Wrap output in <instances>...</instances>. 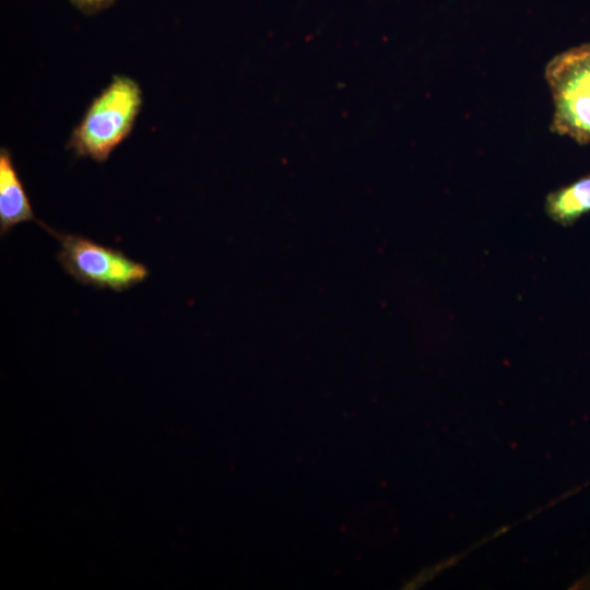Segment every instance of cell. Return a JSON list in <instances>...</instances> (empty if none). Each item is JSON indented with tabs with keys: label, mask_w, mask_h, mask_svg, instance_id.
I'll list each match as a JSON object with an SVG mask.
<instances>
[{
	"label": "cell",
	"mask_w": 590,
	"mask_h": 590,
	"mask_svg": "<svg viewBox=\"0 0 590 590\" xmlns=\"http://www.w3.org/2000/svg\"><path fill=\"white\" fill-rule=\"evenodd\" d=\"M142 105V91L131 78L115 75L93 99L68 146L78 156L105 162L129 135Z\"/></svg>",
	"instance_id": "6da1fadb"
},
{
	"label": "cell",
	"mask_w": 590,
	"mask_h": 590,
	"mask_svg": "<svg viewBox=\"0 0 590 590\" xmlns=\"http://www.w3.org/2000/svg\"><path fill=\"white\" fill-rule=\"evenodd\" d=\"M544 76L553 98L552 132L590 143V43L553 57Z\"/></svg>",
	"instance_id": "7a4b0ae2"
},
{
	"label": "cell",
	"mask_w": 590,
	"mask_h": 590,
	"mask_svg": "<svg viewBox=\"0 0 590 590\" xmlns=\"http://www.w3.org/2000/svg\"><path fill=\"white\" fill-rule=\"evenodd\" d=\"M60 243L57 260L76 282L97 290L125 292L146 280L148 267L121 250L101 245L87 237L54 231L38 223Z\"/></svg>",
	"instance_id": "3957f363"
},
{
	"label": "cell",
	"mask_w": 590,
	"mask_h": 590,
	"mask_svg": "<svg viewBox=\"0 0 590 590\" xmlns=\"http://www.w3.org/2000/svg\"><path fill=\"white\" fill-rule=\"evenodd\" d=\"M39 220L35 217L32 204L5 148L0 150V234L5 236L14 226Z\"/></svg>",
	"instance_id": "277c9868"
},
{
	"label": "cell",
	"mask_w": 590,
	"mask_h": 590,
	"mask_svg": "<svg viewBox=\"0 0 590 590\" xmlns=\"http://www.w3.org/2000/svg\"><path fill=\"white\" fill-rule=\"evenodd\" d=\"M544 208L555 223L573 225L590 212V174L548 193Z\"/></svg>",
	"instance_id": "5b68a950"
},
{
	"label": "cell",
	"mask_w": 590,
	"mask_h": 590,
	"mask_svg": "<svg viewBox=\"0 0 590 590\" xmlns=\"http://www.w3.org/2000/svg\"><path fill=\"white\" fill-rule=\"evenodd\" d=\"M74 5L86 12L98 11L109 3L113 0H70Z\"/></svg>",
	"instance_id": "8992f818"
}]
</instances>
